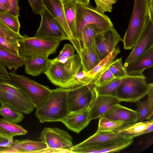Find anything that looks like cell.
<instances>
[{
	"mask_svg": "<svg viewBox=\"0 0 153 153\" xmlns=\"http://www.w3.org/2000/svg\"><path fill=\"white\" fill-rule=\"evenodd\" d=\"M9 74L11 83L29 97L36 108L51 91L52 90L47 86L40 84L24 75H18L14 71H11Z\"/></svg>",
	"mask_w": 153,
	"mask_h": 153,
	"instance_id": "8992f818",
	"label": "cell"
},
{
	"mask_svg": "<svg viewBox=\"0 0 153 153\" xmlns=\"http://www.w3.org/2000/svg\"><path fill=\"white\" fill-rule=\"evenodd\" d=\"M0 47L5 48L13 53L19 56L18 48L10 43L0 34Z\"/></svg>",
	"mask_w": 153,
	"mask_h": 153,
	"instance_id": "7bdbcfd3",
	"label": "cell"
},
{
	"mask_svg": "<svg viewBox=\"0 0 153 153\" xmlns=\"http://www.w3.org/2000/svg\"><path fill=\"white\" fill-rule=\"evenodd\" d=\"M124 125L125 123L123 121L102 117L99 120L97 129L102 131H113Z\"/></svg>",
	"mask_w": 153,
	"mask_h": 153,
	"instance_id": "d6a6232c",
	"label": "cell"
},
{
	"mask_svg": "<svg viewBox=\"0 0 153 153\" xmlns=\"http://www.w3.org/2000/svg\"><path fill=\"white\" fill-rule=\"evenodd\" d=\"M9 10L2 5L0 3V12H7Z\"/></svg>",
	"mask_w": 153,
	"mask_h": 153,
	"instance_id": "c3c4849f",
	"label": "cell"
},
{
	"mask_svg": "<svg viewBox=\"0 0 153 153\" xmlns=\"http://www.w3.org/2000/svg\"><path fill=\"white\" fill-rule=\"evenodd\" d=\"M117 0H94L96 7L95 8L97 12L102 13L106 12H111L112 5Z\"/></svg>",
	"mask_w": 153,
	"mask_h": 153,
	"instance_id": "74e56055",
	"label": "cell"
},
{
	"mask_svg": "<svg viewBox=\"0 0 153 153\" xmlns=\"http://www.w3.org/2000/svg\"><path fill=\"white\" fill-rule=\"evenodd\" d=\"M102 117L123 121L125 125L136 122L138 120L136 111L123 106L119 103L114 105Z\"/></svg>",
	"mask_w": 153,
	"mask_h": 153,
	"instance_id": "ac0fdd59",
	"label": "cell"
},
{
	"mask_svg": "<svg viewBox=\"0 0 153 153\" xmlns=\"http://www.w3.org/2000/svg\"><path fill=\"white\" fill-rule=\"evenodd\" d=\"M148 88L147 95V99L148 107L149 117L150 119H152L153 115V84L152 83L148 84Z\"/></svg>",
	"mask_w": 153,
	"mask_h": 153,
	"instance_id": "60d3db41",
	"label": "cell"
},
{
	"mask_svg": "<svg viewBox=\"0 0 153 153\" xmlns=\"http://www.w3.org/2000/svg\"><path fill=\"white\" fill-rule=\"evenodd\" d=\"M123 39L112 27L99 32L95 37L94 46L100 61L107 56Z\"/></svg>",
	"mask_w": 153,
	"mask_h": 153,
	"instance_id": "8fae6325",
	"label": "cell"
},
{
	"mask_svg": "<svg viewBox=\"0 0 153 153\" xmlns=\"http://www.w3.org/2000/svg\"><path fill=\"white\" fill-rule=\"evenodd\" d=\"M115 79L116 78L108 68L93 82L94 85L100 86L106 84Z\"/></svg>",
	"mask_w": 153,
	"mask_h": 153,
	"instance_id": "f35d334b",
	"label": "cell"
},
{
	"mask_svg": "<svg viewBox=\"0 0 153 153\" xmlns=\"http://www.w3.org/2000/svg\"><path fill=\"white\" fill-rule=\"evenodd\" d=\"M33 12L40 15L44 8L42 0H28Z\"/></svg>",
	"mask_w": 153,
	"mask_h": 153,
	"instance_id": "b9f144b4",
	"label": "cell"
},
{
	"mask_svg": "<svg viewBox=\"0 0 153 153\" xmlns=\"http://www.w3.org/2000/svg\"><path fill=\"white\" fill-rule=\"evenodd\" d=\"M93 82L79 85L68 89L69 112L89 109L95 97Z\"/></svg>",
	"mask_w": 153,
	"mask_h": 153,
	"instance_id": "ba28073f",
	"label": "cell"
},
{
	"mask_svg": "<svg viewBox=\"0 0 153 153\" xmlns=\"http://www.w3.org/2000/svg\"><path fill=\"white\" fill-rule=\"evenodd\" d=\"M47 148L42 141H33L28 139L13 140L9 148L4 153H39Z\"/></svg>",
	"mask_w": 153,
	"mask_h": 153,
	"instance_id": "44dd1931",
	"label": "cell"
},
{
	"mask_svg": "<svg viewBox=\"0 0 153 153\" xmlns=\"http://www.w3.org/2000/svg\"><path fill=\"white\" fill-rule=\"evenodd\" d=\"M61 0L65 17L69 28L75 38L79 43L76 37L75 25L76 1V0Z\"/></svg>",
	"mask_w": 153,
	"mask_h": 153,
	"instance_id": "83f0119b",
	"label": "cell"
},
{
	"mask_svg": "<svg viewBox=\"0 0 153 153\" xmlns=\"http://www.w3.org/2000/svg\"><path fill=\"white\" fill-rule=\"evenodd\" d=\"M0 19L14 32L19 33L20 27L18 17L8 13L0 12Z\"/></svg>",
	"mask_w": 153,
	"mask_h": 153,
	"instance_id": "e575fe53",
	"label": "cell"
},
{
	"mask_svg": "<svg viewBox=\"0 0 153 153\" xmlns=\"http://www.w3.org/2000/svg\"><path fill=\"white\" fill-rule=\"evenodd\" d=\"M9 74L6 67L0 64V79L10 81Z\"/></svg>",
	"mask_w": 153,
	"mask_h": 153,
	"instance_id": "f6af8a7d",
	"label": "cell"
},
{
	"mask_svg": "<svg viewBox=\"0 0 153 153\" xmlns=\"http://www.w3.org/2000/svg\"><path fill=\"white\" fill-rule=\"evenodd\" d=\"M74 49L73 45L70 44H65L58 56L50 60L51 62L65 63L69 58L74 55Z\"/></svg>",
	"mask_w": 153,
	"mask_h": 153,
	"instance_id": "d590c367",
	"label": "cell"
},
{
	"mask_svg": "<svg viewBox=\"0 0 153 153\" xmlns=\"http://www.w3.org/2000/svg\"><path fill=\"white\" fill-rule=\"evenodd\" d=\"M44 74L53 85L69 89L82 66L81 58L74 54L64 63L51 62Z\"/></svg>",
	"mask_w": 153,
	"mask_h": 153,
	"instance_id": "7a4b0ae2",
	"label": "cell"
},
{
	"mask_svg": "<svg viewBox=\"0 0 153 153\" xmlns=\"http://www.w3.org/2000/svg\"><path fill=\"white\" fill-rule=\"evenodd\" d=\"M48 57L34 55L24 59V65L26 73L31 76H36L44 73L50 64Z\"/></svg>",
	"mask_w": 153,
	"mask_h": 153,
	"instance_id": "603a6c76",
	"label": "cell"
},
{
	"mask_svg": "<svg viewBox=\"0 0 153 153\" xmlns=\"http://www.w3.org/2000/svg\"><path fill=\"white\" fill-rule=\"evenodd\" d=\"M24 39L19 42V56L25 59L34 55L48 57L55 53L61 41L24 36Z\"/></svg>",
	"mask_w": 153,
	"mask_h": 153,
	"instance_id": "5b68a950",
	"label": "cell"
},
{
	"mask_svg": "<svg viewBox=\"0 0 153 153\" xmlns=\"http://www.w3.org/2000/svg\"><path fill=\"white\" fill-rule=\"evenodd\" d=\"M148 0H134L133 10L123 39L125 50L132 49L141 35L149 19Z\"/></svg>",
	"mask_w": 153,
	"mask_h": 153,
	"instance_id": "3957f363",
	"label": "cell"
},
{
	"mask_svg": "<svg viewBox=\"0 0 153 153\" xmlns=\"http://www.w3.org/2000/svg\"><path fill=\"white\" fill-rule=\"evenodd\" d=\"M27 133V131L20 125L9 122L4 118L0 119V135L12 138L14 136Z\"/></svg>",
	"mask_w": 153,
	"mask_h": 153,
	"instance_id": "4316f807",
	"label": "cell"
},
{
	"mask_svg": "<svg viewBox=\"0 0 153 153\" xmlns=\"http://www.w3.org/2000/svg\"><path fill=\"white\" fill-rule=\"evenodd\" d=\"M153 47V21L149 19L145 27L125 60V68Z\"/></svg>",
	"mask_w": 153,
	"mask_h": 153,
	"instance_id": "4fadbf2b",
	"label": "cell"
},
{
	"mask_svg": "<svg viewBox=\"0 0 153 153\" xmlns=\"http://www.w3.org/2000/svg\"><path fill=\"white\" fill-rule=\"evenodd\" d=\"M153 130V120L139 122L124 125L114 131L126 138H133L141 135L152 132Z\"/></svg>",
	"mask_w": 153,
	"mask_h": 153,
	"instance_id": "d6986e66",
	"label": "cell"
},
{
	"mask_svg": "<svg viewBox=\"0 0 153 153\" xmlns=\"http://www.w3.org/2000/svg\"><path fill=\"white\" fill-rule=\"evenodd\" d=\"M133 141V138H125L100 145L88 146H82L70 150V153H105L119 151L129 146Z\"/></svg>",
	"mask_w": 153,
	"mask_h": 153,
	"instance_id": "5bb4252c",
	"label": "cell"
},
{
	"mask_svg": "<svg viewBox=\"0 0 153 153\" xmlns=\"http://www.w3.org/2000/svg\"><path fill=\"white\" fill-rule=\"evenodd\" d=\"M126 78H116L108 83L103 85L96 86L94 85V89L96 96H105L116 97L117 88Z\"/></svg>",
	"mask_w": 153,
	"mask_h": 153,
	"instance_id": "f546056e",
	"label": "cell"
},
{
	"mask_svg": "<svg viewBox=\"0 0 153 153\" xmlns=\"http://www.w3.org/2000/svg\"><path fill=\"white\" fill-rule=\"evenodd\" d=\"M80 57L82 68L85 73L92 69L100 62L94 45L91 47L82 48Z\"/></svg>",
	"mask_w": 153,
	"mask_h": 153,
	"instance_id": "484cf974",
	"label": "cell"
},
{
	"mask_svg": "<svg viewBox=\"0 0 153 153\" xmlns=\"http://www.w3.org/2000/svg\"><path fill=\"white\" fill-rule=\"evenodd\" d=\"M0 114L6 120L15 123H20L24 118L22 113L4 104H1Z\"/></svg>",
	"mask_w": 153,
	"mask_h": 153,
	"instance_id": "1f68e13d",
	"label": "cell"
},
{
	"mask_svg": "<svg viewBox=\"0 0 153 153\" xmlns=\"http://www.w3.org/2000/svg\"><path fill=\"white\" fill-rule=\"evenodd\" d=\"M125 138L124 136L114 131H105L97 129L94 134L79 144L73 146L69 150L82 146H96Z\"/></svg>",
	"mask_w": 153,
	"mask_h": 153,
	"instance_id": "ffe728a7",
	"label": "cell"
},
{
	"mask_svg": "<svg viewBox=\"0 0 153 153\" xmlns=\"http://www.w3.org/2000/svg\"><path fill=\"white\" fill-rule=\"evenodd\" d=\"M89 24L96 26L99 32L114 27L111 19L107 16L97 12L91 5H86L76 1L75 25L76 37L80 44L81 32L85 26Z\"/></svg>",
	"mask_w": 153,
	"mask_h": 153,
	"instance_id": "277c9868",
	"label": "cell"
},
{
	"mask_svg": "<svg viewBox=\"0 0 153 153\" xmlns=\"http://www.w3.org/2000/svg\"><path fill=\"white\" fill-rule=\"evenodd\" d=\"M108 68L116 78H125L128 76L126 68L123 65L122 57L114 60Z\"/></svg>",
	"mask_w": 153,
	"mask_h": 153,
	"instance_id": "836d02e7",
	"label": "cell"
},
{
	"mask_svg": "<svg viewBox=\"0 0 153 153\" xmlns=\"http://www.w3.org/2000/svg\"><path fill=\"white\" fill-rule=\"evenodd\" d=\"M120 102L115 97L96 96L89 109L90 120L102 117L114 105Z\"/></svg>",
	"mask_w": 153,
	"mask_h": 153,
	"instance_id": "2e32d148",
	"label": "cell"
},
{
	"mask_svg": "<svg viewBox=\"0 0 153 153\" xmlns=\"http://www.w3.org/2000/svg\"><path fill=\"white\" fill-rule=\"evenodd\" d=\"M153 47L126 67L128 76H143V72L153 65Z\"/></svg>",
	"mask_w": 153,
	"mask_h": 153,
	"instance_id": "7402d4cb",
	"label": "cell"
},
{
	"mask_svg": "<svg viewBox=\"0 0 153 153\" xmlns=\"http://www.w3.org/2000/svg\"><path fill=\"white\" fill-rule=\"evenodd\" d=\"M68 89L59 87L52 90L45 100L36 108L35 115L40 122L61 121L69 113Z\"/></svg>",
	"mask_w": 153,
	"mask_h": 153,
	"instance_id": "6da1fadb",
	"label": "cell"
},
{
	"mask_svg": "<svg viewBox=\"0 0 153 153\" xmlns=\"http://www.w3.org/2000/svg\"><path fill=\"white\" fill-rule=\"evenodd\" d=\"M24 59L7 49L0 47V64L9 70L18 68L24 65Z\"/></svg>",
	"mask_w": 153,
	"mask_h": 153,
	"instance_id": "d4e9b609",
	"label": "cell"
},
{
	"mask_svg": "<svg viewBox=\"0 0 153 153\" xmlns=\"http://www.w3.org/2000/svg\"><path fill=\"white\" fill-rule=\"evenodd\" d=\"M120 52L118 47H116L107 56L101 60L92 69L85 73V75L92 81L96 79L114 60Z\"/></svg>",
	"mask_w": 153,
	"mask_h": 153,
	"instance_id": "cb8c5ba5",
	"label": "cell"
},
{
	"mask_svg": "<svg viewBox=\"0 0 153 153\" xmlns=\"http://www.w3.org/2000/svg\"><path fill=\"white\" fill-rule=\"evenodd\" d=\"M135 102L137 107L136 111L138 116V121L143 122L146 120H150L147 99L143 101L139 100Z\"/></svg>",
	"mask_w": 153,
	"mask_h": 153,
	"instance_id": "8d00e7d4",
	"label": "cell"
},
{
	"mask_svg": "<svg viewBox=\"0 0 153 153\" xmlns=\"http://www.w3.org/2000/svg\"><path fill=\"white\" fill-rule=\"evenodd\" d=\"M44 7L59 21L65 33L68 40L74 46L78 55L81 47L72 33L65 17L61 0H42Z\"/></svg>",
	"mask_w": 153,
	"mask_h": 153,
	"instance_id": "7c38bea8",
	"label": "cell"
},
{
	"mask_svg": "<svg viewBox=\"0 0 153 153\" xmlns=\"http://www.w3.org/2000/svg\"><path fill=\"white\" fill-rule=\"evenodd\" d=\"M0 3L9 11L10 6L8 0H0Z\"/></svg>",
	"mask_w": 153,
	"mask_h": 153,
	"instance_id": "7dc6e473",
	"label": "cell"
},
{
	"mask_svg": "<svg viewBox=\"0 0 153 153\" xmlns=\"http://www.w3.org/2000/svg\"><path fill=\"white\" fill-rule=\"evenodd\" d=\"M85 73L82 66L72 82L70 88L79 85L87 84L93 82L89 78L85 76Z\"/></svg>",
	"mask_w": 153,
	"mask_h": 153,
	"instance_id": "ab89813d",
	"label": "cell"
},
{
	"mask_svg": "<svg viewBox=\"0 0 153 153\" xmlns=\"http://www.w3.org/2000/svg\"><path fill=\"white\" fill-rule=\"evenodd\" d=\"M10 147H0V153H4V152L8 149Z\"/></svg>",
	"mask_w": 153,
	"mask_h": 153,
	"instance_id": "f907efd6",
	"label": "cell"
},
{
	"mask_svg": "<svg viewBox=\"0 0 153 153\" xmlns=\"http://www.w3.org/2000/svg\"><path fill=\"white\" fill-rule=\"evenodd\" d=\"M0 34L18 48L19 42L24 38V36L13 31L0 19Z\"/></svg>",
	"mask_w": 153,
	"mask_h": 153,
	"instance_id": "4dcf8cb0",
	"label": "cell"
},
{
	"mask_svg": "<svg viewBox=\"0 0 153 153\" xmlns=\"http://www.w3.org/2000/svg\"><path fill=\"white\" fill-rule=\"evenodd\" d=\"M148 84L144 76H128L120 84L116 97L122 101L135 102L147 95Z\"/></svg>",
	"mask_w": 153,
	"mask_h": 153,
	"instance_id": "52a82bcc",
	"label": "cell"
},
{
	"mask_svg": "<svg viewBox=\"0 0 153 153\" xmlns=\"http://www.w3.org/2000/svg\"><path fill=\"white\" fill-rule=\"evenodd\" d=\"M82 4L86 5H89L90 0H76Z\"/></svg>",
	"mask_w": 153,
	"mask_h": 153,
	"instance_id": "681fc988",
	"label": "cell"
},
{
	"mask_svg": "<svg viewBox=\"0 0 153 153\" xmlns=\"http://www.w3.org/2000/svg\"><path fill=\"white\" fill-rule=\"evenodd\" d=\"M39 139L47 145L48 153H70L73 138L66 131L57 128H45Z\"/></svg>",
	"mask_w": 153,
	"mask_h": 153,
	"instance_id": "9c48e42d",
	"label": "cell"
},
{
	"mask_svg": "<svg viewBox=\"0 0 153 153\" xmlns=\"http://www.w3.org/2000/svg\"><path fill=\"white\" fill-rule=\"evenodd\" d=\"M41 16L40 25L34 37L61 41L68 40L60 23L45 7Z\"/></svg>",
	"mask_w": 153,
	"mask_h": 153,
	"instance_id": "30bf717a",
	"label": "cell"
},
{
	"mask_svg": "<svg viewBox=\"0 0 153 153\" xmlns=\"http://www.w3.org/2000/svg\"><path fill=\"white\" fill-rule=\"evenodd\" d=\"M91 120L89 109L71 112L61 121L70 130L78 134L85 128Z\"/></svg>",
	"mask_w": 153,
	"mask_h": 153,
	"instance_id": "e0dca14e",
	"label": "cell"
},
{
	"mask_svg": "<svg viewBox=\"0 0 153 153\" xmlns=\"http://www.w3.org/2000/svg\"><path fill=\"white\" fill-rule=\"evenodd\" d=\"M149 19L153 21V0H148Z\"/></svg>",
	"mask_w": 153,
	"mask_h": 153,
	"instance_id": "bcb514c9",
	"label": "cell"
},
{
	"mask_svg": "<svg viewBox=\"0 0 153 153\" xmlns=\"http://www.w3.org/2000/svg\"><path fill=\"white\" fill-rule=\"evenodd\" d=\"M10 8L7 12L11 15L19 17V0H8Z\"/></svg>",
	"mask_w": 153,
	"mask_h": 153,
	"instance_id": "ee69618b",
	"label": "cell"
},
{
	"mask_svg": "<svg viewBox=\"0 0 153 153\" xmlns=\"http://www.w3.org/2000/svg\"><path fill=\"white\" fill-rule=\"evenodd\" d=\"M99 33L94 25L89 24L85 26L81 33L79 42L81 49L92 46L94 38Z\"/></svg>",
	"mask_w": 153,
	"mask_h": 153,
	"instance_id": "f1b7e54d",
	"label": "cell"
},
{
	"mask_svg": "<svg viewBox=\"0 0 153 153\" xmlns=\"http://www.w3.org/2000/svg\"><path fill=\"white\" fill-rule=\"evenodd\" d=\"M0 103L6 104L26 114L31 113L35 108L30 99L20 98L13 94L0 89Z\"/></svg>",
	"mask_w": 153,
	"mask_h": 153,
	"instance_id": "9a60e30c",
	"label": "cell"
}]
</instances>
